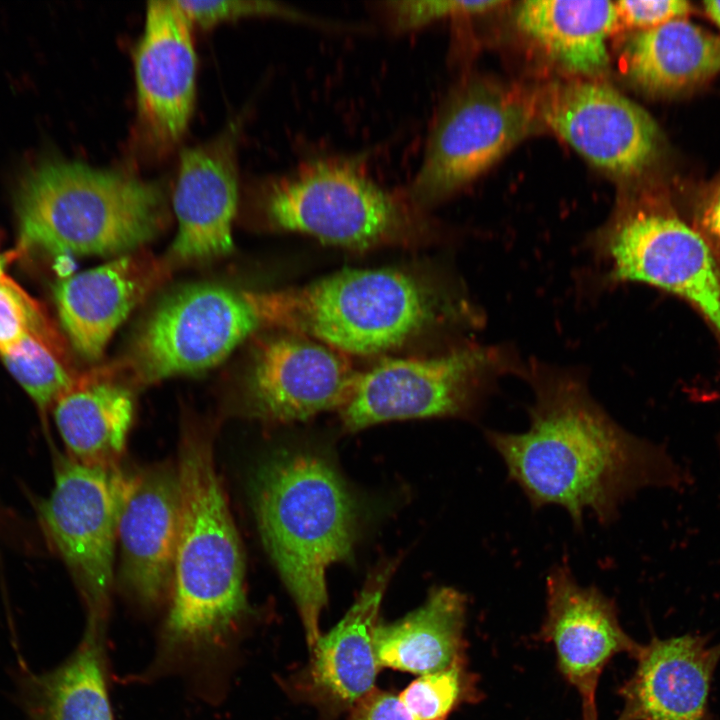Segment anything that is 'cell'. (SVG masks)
<instances>
[{"instance_id":"cell-16","label":"cell","mask_w":720,"mask_h":720,"mask_svg":"<svg viewBox=\"0 0 720 720\" xmlns=\"http://www.w3.org/2000/svg\"><path fill=\"white\" fill-rule=\"evenodd\" d=\"M358 372L346 355L312 339L286 333L259 347L249 382L251 412L264 420H306L340 410Z\"/></svg>"},{"instance_id":"cell-3","label":"cell","mask_w":720,"mask_h":720,"mask_svg":"<svg viewBox=\"0 0 720 720\" xmlns=\"http://www.w3.org/2000/svg\"><path fill=\"white\" fill-rule=\"evenodd\" d=\"M264 326L344 355L382 354L446 323L474 321L465 300L394 269H350L302 287L257 291Z\"/></svg>"},{"instance_id":"cell-22","label":"cell","mask_w":720,"mask_h":720,"mask_svg":"<svg viewBox=\"0 0 720 720\" xmlns=\"http://www.w3.org/2000/svg\"><path fill=\"white\" fill-rule=\"evenodd\" d=\"M465 596L451 587L434 589L425 603L400 620L377 625L378 663L419 675L441 671L464 658Z\"/></svg>"},{"instance_id":"cell-12","label":"cell","mask_w":720,"mask_h":720,"mask_svg":"<svg viewBox=\"0 0 720 720\" xmlns=\"http://www.w3.org/2000/svg\"><path fill=\"white\" fill-rule=\"evenodd\" d=\"M538 114L593 165L616 174L641 172L654 159L658 128L639 105L609 86L570 82L552 86Z\"/></svg>"},{"instance_id":"cell-30","label":"cell","mask_w":720,"mask_h":720,"mask_svg":"<svg viewBox=\"0 0 720 720\" xmlns=\"http://www.w3.org/2000/svg\"><path fill=\"white\" fill-rule=\"evenodd\" d=\"M192 24L210 27L223 20L248 16H277L296 21L314 22L305 13L274 1L223 0L187 1L177 0Z\"/></svg>"},{"instance_id":"cell-29","label":"cell","mask_w":720,"mask_h":720,"mask_svg":"<svg viewBox=\"0 0 720 720\" xmlns=\"http://www.w3.org/2000/svg\"><path fill=\"white\" fill-rule=\"evenodd\" d=\"M503 1L405 0L383 4L388 23L395 31H409L436 20L480 14L503 5Z\"/></svg>"},{"instance_id":"cell-20","label":"cell","mask_w":720,"mask_h":720,"mask_svg":"<svg viewBox=\"0 0 720 720\" xmlns=\"http://www.w3.org/2000/svg\"><path fill=\"white\" fill-rule=\"evenodd\" d=\"M393 568L390 563L377 570L342 620L311 648L302 689L328 713L350 709L374 690L380 667L374 645L377 616Z\"/></svg>"},{"instance_id":"cell-25","label":"cell","mask_w":720,"mask_h":720,"mask_svg":"<svg viewBox=\"0 0 720 720\" xmlns=\"http://www.w3.org/2000/svg\"><path fill=\"white\" fill-rule=\"evenodd\" d=\"M629 72L647 90L673 93L720 73V37L683 18L642 30L627 48Z\"/></svg>"},{"instance_id":"cell-10","label":"cell","mask_w":720,"mask_h":720,"mask_svg":"<svg viewBox=\"0 0 720 720\" xmlns=\"http://www.w3.org/2000/svg\"><path fill=\"white\" fill-rule=\"evenodd\" d=\"M264 326L255 291L192 285L166 298L138 332L128 368L140 383L211 368Z\"/></svg>"},{"instance_id":"cell-31","label":"cell","mask_w":720,"mask_h":720,"mask_svg":"<svg viewBox=\"0 0 720 720\" xmlns=\"http://www.w3.org/2000/svg\"><path fill=\"white\" fill-rule=\"evenodd\" d=\"M615 5L619 19L642 30L683 18L691 11L690 4L684 0H623Z\"/></svg>"},{"instance_id":"cell-33","label":"cell","mask_w":720,"mask_h":720,"mask_svg":"<svg viewBox=\"0 0 720 720\" xmlns=\"http://www.w3.org/2000/svg\"><path fill=\"white\" fill-rule=\"evenodd\" d=\"M702 225L706 232L720 241V192L708 204L702 215Z\"/></svg>"},{"instance_id":"cell-17","label":"cell","mask_w":720,"mask_h":720,"mask_svg":"<svg viewBox=\"0 0 720 720\" xmlns=\"http://www.w3.org/2000/svg\"><path fill=\"white\" fill-rule=\"evenodd\" d=\"M172 202L178 233L171 258L183 263L201 262L232 251V224L238 205L234 127L182 151Z\"/></svg>"},{"instance_id":"cell-28","label":"cell","mask_w":720,"mask_h":720,"mask_svg":"<svg viewBox=\"0 0 720 720\" xmlns=\"http://www.w3.org/2000/svg\"><path fill=\"white\" fill-rule=\"evenodd\" d=\"M30 334L49 340L62 338L41 304L2 272L0 273V354Z\"/></svg>"},{"instance_id":"cell-26","label":"cell","mask_w":720,"mask_h":720,"mask_svg":"<svg viewBox=\"0 0 720 720\" xmlns=\"http://www.w3.org/2000/svg\"><path fill=\"white\" fill-rule=\"evenodd\" d=\"M1 359L40 411L44 412L74 383L63 339L48 340L27 335Z\"/></svg>"},{"instance_id":"cell-8","label":"cell","mask_w":720,"mask_h":720,"mask_svg":"<svg viewBox=\"0 0 720 720\" xmlns=\"http://www.w3.org/2000/svg\"><path fill=\"white\" fill-rule=\"evenodd\" d=\"M506 353L470 346L431 357L392 358L358 372L339 410L356 432L390 420L473 416L491 384L510 368Z\"/></svg>"},{"instance_id":"cell-18","label":"cell","mask_w":720,"mask_h":720,"mask_svg":"<svg viewBox=\"0 0 720 720\" xmlns=\"http://www.w3.org/2000/svg\"><path fill=\"white\" fill-rule=\"evenodd\" d=\"M167 272V263L138 250L60 281L54 289L56 307L75 350L98 359L118 326Z\"/></svg>"},{"instance_id":"cell-21","label":"cell","mask_w":720,"mask_h":720,"mask_svg":"<svg viewBox=\"0 0 720 720\" xmlns=\"http://www.w3.org/2000/svg\"><path fill=\"white\" fill-rule=\"evenodd\" d=\"M133 415L131 391L100 371L77 376L54 404L69 458L93 467H117Z\"/></svg>"},{"instance_id":"cell-6","label":"cell","mask_w":720,"mask_h":720,"mask_svg":"<svg viewBox=\"0 0 720 720\" xmlns=\"http://www.w3.org/2000/svg\"><path fill=\"white\" fill-rule=\"evenodd\" d=\"M263 203L274 227L351 249L400 241L425 224L403 193L384 189L349 161L306 165L273 182Z\"/></svg>"},{"instance_id":"cell-7","label":"cell","mask_w":720,"mask_h":720,"mask_svg":"<svg viewBox=\"0 0 720 720\" xmlns=\"http://www.w3.org/2000/svg\"><path fill=\"white\" fill-rule=\"evenodd\" d=\"M537 114V104L512 89L462 83L440 108L419 169L402 193L417 209L450 196L524 138Z\"/></svg>"},{"instance_id":"cell-9","label":"cell","mask_w":720,"mask_h":720,"mask_svg":"<svg viewBox=\"0 0 720 720\" xmlns=\"http://www.w3.org/2000/svg\"><path fill=\"white\" fill-rule=\"evenodd\" d=\"M613 283L639 282L699 311L720 340V264L709 241L672 211L622 213L593 248Z\"/></svg>"},{"instance_id":"cell-23","label":"cell","mask_w":720,"mask_h":720,"mask_svg":"<svg viewBox=\"0 0 720 720\" xmlns=\"http://www.w3.org/2000/svg\"><path fill=\"white\" fill-rule=\"evenodd\" d=\"M104 624L87 620L73 654L56 669L22 679L32 720H114L106 679Z\"/></svg>"},{"instance_id":"cell-1","label":"cell","mask_w":720,"mask_h":720,"mask_svg":"<svg viewBox=\"0 0 720 720\" xmlns=\"http://www.w3.org/2000/svg\"><path fill=\"white\" fill-rule=\"evenodd\" d=\"M530 382L528 429L486 439L534 509L562 507L582 530L586 512L609 525L638 491L686 481L665 448L617 424L576 377L536 369Z\"/></svg>"},{"instance_id":"cell-32","label":"cell","mask_w":720,"mask_h":720,"mask_svg":"<svg viewBox=\"0 0 720 720\" xmlns=\"http://www.w3.org/2000/svg\"><path fill=\"white\" fill-rule=\"evenodd\" d=\"M351 709L349 720H419L399 697L375 689Z\"/></svg>"},{"instance_id":"cell-2","label":"cell","mask_w":720,"mask_h":720,"mask_svg":"<svg viewBox=\"0 0 720 720\" xmlns=\"http://www.w3.org/2000/svg\"><path fill=\"white\" fill-rule=\"evenodd\" d=\"M177 469L181 517L171 603L152 666L159 674L224 653L249 611L239 535L208 435L183 433Z\"/></svg>"},{"instance_id":"cell-15","label":"cell","mask_w":720,"mask_h":720,"mask_svg":"<svg viewBox=\"0 0 720 720\" xmlns=\"http://www.w3.org/2000/svg\"><path fill=\"white\" fill-rule=\"evenodd\" d=\"M192 23L177 1H150L134 53L137 118L145 139L169 149L183 136L196 90Z\"/></svg>"},{"instance_id":"cell-27","label":"cell","mask_w":720,"mask_h":720,"mask_svg":"<svg viewBox=\"0 0 720 720\" xmlns=\"http://www.w3.org/2000/svg\"><path fill=\"white\" fill-rule=\"evenodd\" d=\"M479 695L463 658L441 671L421 675L399 698L419 720H447L459 705Z\"/></svg>"},{"instance_id":"cell-34","label":"cell","mask_w":720,"mask_h":720,"mask_svg":"<svg viewBox=\"0 0 720 720\" xmlns=\"http://www.w3.org/2000/svg\"><path fill=\"white\" fill-rule=\"evenodd\" d=\"M705 11L720 28V1H705Z\"/></svg>"},{"instance_id":"cell-13","label":"cell","mask_w":720,"mask_h":720,"mask_svg":"<svg viewBox=\"0 0 720 720\" xmlns=\"http://www.w3.org/2000/svg\"><path fill=\"white\" fill-rule=\"evenodd\" d=\"M539 637L550 642L566 680L577 690L583 720H598L600 676L620 653L634 659L642 650L621 627L614 602L595 586L581 585L566 561L546 578V613Z\"/></svg>"},{"instance_id":"cell-24","label":"cell","mask_w":720,"mask_h":720,"mask_svg":"<svg viewBox=\"0 0 720 720\" xmlns=\"http://www.w3.org/2000/svg\"><path fill=\"white\" fill-rule=\"evenodd\" d=\"M618 19L611 1L527 0L515 10L522 32L567 69L589 75L607 67L606 40Z\"/></svg>"},{"instance_id":"cell-19","label":"cell","mask_w":720,"mask_h":720,"mask_svg":"<svg viewBox=\"0 0 720 720\" xmlns=\"http://www.w3.org/2000/svg\"><path fill=\"white\" fill-rule=\"evenodd\" d=\"M636 660L620 689L624 705L616 720H713L709 697L720 642L696 634L656 637Z\"/></svg>"},{"instance_id":"cell-14","label":"cell","mask_w":720,"mask_h":720,"mask_svg":"<svg viewBox=\"0 0 720 720\" xmlns=\"http://www.w3.org/2000/svg\"><path fill=\"white\" fill-rule=\"evenodd\" d=\"M181 517L177 466L157 464L123 478L117 519L121 582L141 606L171 594Z\"/></svg>"},{"instance_id":"cell-11","label":"cell","mask_w":720,"mask_h":720,"mask_svg":"<svg viewBox=\"0 0 720 720\" xmlns=\"http://www.w3.org/2000/svg\"><path fill=\"white\" fill-rule=\"evenodd\" d=\"M123 478L118 467L86 466L61 458L54 487L40 508L45 534L79 588L87 620L105 625Z\"/></svg>"},{"instance_id":"cell-4","label":"cell","mask_w":720,"mask_h":720,"mask_svg":"<svg viewBox=\"0 0 720 720\" xmlns=\"http://www.w3.org/2000/svg\"><path fill=\"white\" fill-rule=\"evenodd\" d=\"M252 500L263 544L297 605L311 649L328 600L326 570L352 558L359 503L335 466L309 450L267 460L253 479Z\"/></svg>"},{"instance_id":"cell-5","label":"cell","mask_w":720,"mask_h":720,"mask_svg":"<svg viewBox=\"0 0 720 720\" xmlns=\"http://www.w3.org/2000/svg\"><path fill=\"white\" fill-rule=\"evenodd\" d=\"M17 215L22 252L126 254L160 231L165 197L157 182L57 160L27 177Z\"/></svg>"}]
</instances>
